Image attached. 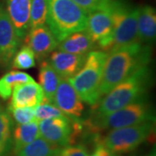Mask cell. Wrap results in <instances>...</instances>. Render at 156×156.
I'll list each match as a JSON object with an SVG mask.
<instances>
[{"mask_svg":"<svg viewBox=\"0 0 156 156\" xmlns=\"http://www.w3.org/2000/svg\"><path fill=\"white\" fill-rule=\"evenodd\" d=\"M54 156H89V154L83 145L72 144L59 147Z\"/></svg>","mask_w":156,"mask_h":156,"instance_id":"27","label":"cell"},{"mask_svg":"<svg viewBox=\"0 0 156 156\" xmlns=\"http://www.w3.org/2000/svg\"><path fill=\"white\" fill-rule=\"evenodd\" d=\"M110 8L113 21L111 50L139 43L137 19L140 7H134L121 0H112Z\"/></svg>","mask_w":156,"mask_h":156,"instance_id":"6","label":"cell"},{"mask_svg":"<svg viewBox=\"0 0 156 156\" xmlns=\"http://www.w3.org/2000/svg\"><path fill=\"white\" fill-rule=\"evenodd\" d=\"M40 136L58 147L72 145L83 127L67 116L54 117L38 122Z\"/></svg>","mask_w":156,"mask_h":156,"instance_id":"8","label":"cell"},{"mask_svg":"<svg viewBox=\"0 0 156 156\" xmlns=\"http://www.w3.org/2000/svg\"><path fill=\"white\" fill-rule=\"evenodd\" d=\"M53 103L71 120H77L84 110L83 101L67 79L61 78Z\"/></svg>","mask_w":156,"mask_h":156,"instance_id":"11","label":"cell"},{"mask_svg":"<svg viewBox=\"0 0 156 156\" xmlns=\"http://www.w3.org/2000/svg\"><path fill=\"white\" fill-rule=\"evenodd\" d=\"M40 137L37 121L25 124H17L12 131V147L15 154Z\"/></svg>","mask_w":156,"mask_h":156,"instance_id":"19","label":"cell"},{"mask_svg":"<svg viewBox=\"0 0 156 156\" xmlns=\"http://www.w3.org/2000/svg\"><path fill=\"white\" fill-rule=\"evenodd\" d=\"M11 65L17 69H29L35 67L36 61L32 50L28 46L24 45L16 52L12 58Z\"/></svg>","mask_w":156,"mask_h":156,"instance_id":"24","label":"cell"},{"mask_svg":"<svg viewBox=\"0 0 156 156\" xmlns=\"http://www.w3.org/2000/svg\"><path fill=\"white\" fill-rule=\"evenodd\" d=\"M89 156H121L108 150L99 141V138H95V147Z\"/></svg>","mask_w":156,"mask_h":156,"instance_id":"29","label":"cell"},{"mask_svg":"<svg viewBox=\"0 0 156 156\" xmlns=\"http://www.w3.org/2000/svg\"><path fill=\"white\" fill-rule=\"evenodd\" d=\"M155 121L111 129L106 136L99 141L108 150L115 154H126L136 149L145 142L154 132Z\"/></svg>","mask_w":156,"mask_h":156,"instance_id":"7","label":"cell"},{"mask_svg":"<svg viewBox=\"0 0 156 156\" xmlns=\"http://www.w3.org/2000/svg\"><path fill=\"white\" fill-rule=\"evenodd\" d=\"M30 3L31 0H5V11L20 41L30 30Z\"/></svg>","mask_w":156,"mask_h":156,"instance_id":"13","label":"cell"},{"mask_svg":"<svg viewBox=\"0 0 156 156\" xmlns=\"http://www.w3.org/2000/svg\"><path fill=\"white\" fill-rule=\"evenodd\" d=\"M24 40L26 46L32 50L35 57L40 62L50 55L59 44L45 24L30 30Z\"/></svg>","mask_w":156,"mask_h":156,"instance_id":"12","label":"cell"},{"mask_svg":"<svg viewBox=\"0 0 156 156\" xmlns=\"http://www.w3.org/2000/svg\"><path fill=\"white\" fill-rule=\"evenodd\" d=\"M150 121H155V115L153 107L145 97L105 116H94L89 120V125L92 130L98 131L125 128Z\"/></svg>","mask_w":156,"mask_h":156,"instance_id":"5","label":"cell"},{"mask_svg":"<svg viewBox=\"0 0 156 156\" xmlns=\"http://www.w3.org/2000/svg\"><path fill=\"white\" fill-rule=\"evenodd\" d=\"M138 38L144 44H150L156 37V11L151 5L140 7L138 19Z\"/></svg>","mask_w":156,"mask_h":156,"instance_id":"16","label":"cell"},{"mask_svg":"<svg viewBox=\"0 0 156 156\" xmlns=\"http://www.w3.org/2000/svg\"><path fill=\"white\" fill-rule=\"evenodd\" d=\"M147 156H155V150L154 149V150L152 151V152H151L150 154H149Z\"/></svg>","mask_w":156,"mask_h":156,"instance_id":"30","label":"cell"},{"mask_svg":"<svg viewBox=\"0 0 156 156\" xmlns=\"http://www.w3.org/2000/svg\"><path fill=\"white\" fill-rule=\"evenodd\" d=\"M153 81L148 65L141 67L102 96L94 116H105L128 104L145 98Z\"/></svg>","mask_w":156,"mask_h":156,"instance_id":"2","label":"cell"},{"mask_svg":"<svg viewBox=\"0 0 156 156\" xmlns=\"http://www.w3.org/2000/svg\"><path fill=\"white\" fill-rule=\"evenodd\" d=\"M95 47V44L91 40L89 34L87 33L86 30L69 35L57 45L58 50L85 56Z\"/></svg>","mask_w":156,"mask_h":156,"instance_id":"17","label":"cell"},{"mask_svg":"<svg viewBox=\"0 0 156 156\" xmlns=\"http://www.w3.org/2000/svg\"><path fill=\"white\" fill-rule=\"evenodd\" d=\"M39 85L43 89L44 100L53 103L56 89L60 83L61 77L51 67L48 61H43L40 64L38 74Z\"/></svg>","mask_w":156,"mask_h":156,"instance_id":"18","label":"cell"},{"mask_svg":"<svg viewBox=\"0 0 156 156\" xmlns=\"http://www.w3.org/2000/svg\"><path fill=\"white\" fill-rule=\"evenodd\" d=\"M86 56L71 54L61 50H54L50 53L48 62L60 77L69 79L83 68Z\"/></svg>","mask_w":156,"mask_h":156,"instance_id":"14","label":"cell"},{"mask_svg":"<svg viewBox=\"0 0 156 156\" xmlns=\"http://www.w3.org/2000/svg\"><path fill=\"white\" fill-rule=\"evenodd\" d=\"M86 31L95 46L102 51L110 52L113 48V21L110 5L89 13Z\"/></svg>","mask_w":156,"mask_h":156,"instance_id":"9","label":"cell"},{"mask_svg":"<svg viewBox=\"0 0 156 156\" xmlns=\"http://www.w3.org/2000/svg\"><path fill=\"white\" fill-rule=\"evenodd\" d=\"M44 100L41 86L35 81L16 86L12 93L10 106L35 108Z\"/></svg>","mask_w":156,"mask_h":156,"instance_id":"15","label":"cell"},{"mask_svg":"<svg viewBox=\"0 0 156 156\" xmlns=\"http://www.w3.org/2000/svg\"><path fill=\"white\" fill-rule=\"evenodd\" d=\"M48 0H31L30 13V30L46 24Z\"/></svg>","mask_w":156,"mask_h":156,"instance_id":"23","label":"cell"},{"mask_svg":"<svg viewBox=\"0 0 156 156\" xmlns=\"http://www.w3.org/2000/svg\"><path fill=\"white\" fill-rule=\"evenodd\" d=\"M151 56L150 45L140 42L111 50L102 73L99 89L100 100L134 71L148 65Z\"/></svg>","mask_w":156,"mask_h":156,"instance_id":"1","label":"cell"},{"mask_svg":"<svg viewBox=\"0 0 156 156\" xmlns=\"http://www.w3.org/2000/svg\"><path fill=\"white\" fill-rule=\"evenodd\" d=\"M108 56L105 51L91 50L86 56L83 68L67 79L82 101L89 105H95L100 101L99 89Z\"/></svg>","mask_w":156,"mask_h":156,"instance_id":"4","label":"cell"},{"mask_svg":"<svg viewBox=\"0 0 156 156\" xmlns=\"http://www.w3.org/2000/svg\"><path fill=\"white\" fill-rule=\"evenodd\" d=\"M13 122L9 113L0 104V156H5L12 146Z\"/></svg>","mask_w":156,"mask_h":156,"instance_id":"21","label":"cell"},{"mask_svg":"<svg viewBox=\"0 0 156 156\" xmlns=\"http://www.w3.org/2000/svg\"><path fill=\"white\" fill-rule=\"evenodd\" d=\"M77 5L83 8L88 13L105 8L110 5L112 0H72Z\"/></svg>","mask_w":156,"mask_h":156,"instance_id":"28","label":"cell"},{"mask_svg":"<svg viewBox=\"0 0 156 156\" xmlns=\"http://www.w3.org/2000/svg\"><path fill=\"white\" fill-rule=\"evenodd\" d=\"M34 115L36 121L40 122L45 119H50L54 117L64 116L65 115L54 104L49 101H44L42 103L35 107ZM66 116V115H65Z\"/></svg>","mask_w":156,"mask_h":156,"instance_id":"25","label":"cell"},{"mask_svg":"<svg viewBox=\"0 0 156 156\" xmlns=\"http://www.w3.org/2000/svg\"><path fill=\"white\" fill-rule=\"evenodd\" d=\"M20 40L11 23L5 8L0 3V65L10 66L18 50Z\"/></svg>","mask_w":156,"mask_h":156,"instance_id":"10","label":"cell"},{"mask_svg":"<svg viewBox=\"0 0 156 156\" xmlns=\"http://www.w3.org/2000/svg\"><path fill=\"white\" fill-rule=\"evenodd\" d=\"M59 147L41 136L16 153L17 156H54Z\"/></svg>","mask_w":156,"mask_h":156,"instance_id":"22","label":"cell"},{"mask_svg":"<svg viewBox=\"0 0 156 156\" xmlns=\"http://www.w3.org/2000/svg\"><path fill=\"white\" fill-rule=\"evenodd\" d=\"M88 15L72 0H48L46 23L58 43L71 34L86 30Z\"/></svg>","mask_w":156,"mask_h":156,"instance_id":"3","label":"cell"},{"mask_svg":"<svg viewBox=\"0 0 156 156\" xmlns=\"http://www.w3.org/2000/svg\"><path fill=\"white\" fill-rule=\"evenodd\" d=\"M34 81L29 74L22 71H11L0 78V97L7 100L14 88L19 84Z\"/></svg>","mask_w":156,"mask_h":156,"instance_id":"20","label":"cell"},{"mask_svg":"<svg viewBox=\"0 0 156 156\" xmlns=\"http://www.w3.org/2000/svg\"><path fill=\"white\" fill-rule=\"evenodd\" d=\"M34 108L32 107H12L9 105L7 112L17 124H25L36 121Z\"/></svg>","mask_w":156,"mask_h":156,"instance_id":"26","label":"cell"}]
</instances>
